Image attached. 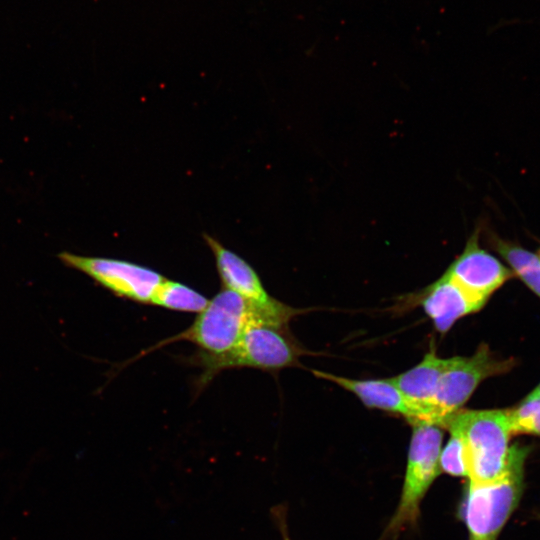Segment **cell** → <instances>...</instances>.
<instances>
[{
	"mask_svg": "<svg viewBox=\"0 0 540 540\" xmlns=\"http://www.w3.org/2000/svg\"><path fill=\"white\" fill-rule=\"evenodd\" d=\"M512 360L496 358L487 345H480L472 356H454L440 378L435 396V410L442 427L444 420L462 409L478 385L491 376L504 373Z\"/></svg>",
	"mask_w": 540,
	"mask_h": 540,
	"instance_id": "cell-7",
	"label": "cell"
},
{
	"mask_svg": "<svg viewBox=\"0 0 540 540\" xmlns=\"http://www.w3.org/2000/svg\"><path fill=\"white\" fill-rule=\"evenodd\" d=\"M407 466L400 502L387 532L394 534L414 524L419 505L435 478L441 472L443 428L429 422H413Z\"/></svg>",
	"mask_w": 540,
	"mask_h": 540,
	"instance_id": "cell-5",
	"label": "cell"
},
{
	"mask_svg": "<svg viewBox=\"0 0 540 540\" xmlns=\"http://www.w3.org/2000/svg\"><path fill=\"white\" fill-rule=\"evenodd\" d=\"M312 372L318 378L333 382L353 393L368 408L399 414L409 423L429 422L427 413L410 401L391 379L358 380L323 371Z\"/></svg>",
	"mask_w": 540,
	"mask_h": 540,
	"instance_id": "cell-9",
	"label": "cell"
},
{
	"mask_svg": "<svg viewBox=\"0 0 540 540\" xmlns=\"http://www.w3.org/2000/svg\"><path fill=\"white\" fill-rule=\"evenodd\" d=\"M538 257H539V259H540V250H539V253H538Z\"/></svg>",
	"mask_w": 540,
	"mask_h": 540,
	"instance_id": "cell-19",
	"label": "cell"
},
{
	"mask_svg": "<svg viewBox=\"0 0 540 540\" xmlns=\"http://www.w3.org/2000/svg\"><path fill=\"white\" fill-rule=\"evenodd\" d=\"M532 397H540V384L529 394Z\"/></svg>",
	"mask_w": 540,
	"mask_h": 540,
	"instance_id": "cell-17",
	"label": "cell"
},
{
	"mask_svg": "<svg viewBox=\"0 0 540 540\" xmlns=\"http://www.w3.org/2000/svg\"><path fill=\"white\" fill-rule=\"evenodd\" d=\"M449 363L450 358L439 357L432 348L417 365L390 378L410 401L427 413L429 422L437 425L439 417L434 406L435 396Z\"/></svg>",
	"mask_w": 540,
	"mask_h": 540,
	"instance_id": "cell-12",
	"label": "cell"
},
{
	"mask_svg": "<svg viewBox=\"0 0 540 540\" xmlns=\"http://www.w3.org/2000/svg\"><path fill=\"white\" fill-rule=\"evenodd\" d=\"M282 533L284 540H290L285 530H282Z\"/></svg>",
	"mask_w": 540,
	"mask_h": 540,
	"instance_id": "cell-18",
	"label": "cell"
},
{
	"mask_svg": "<svg viewBox=\"0 0 540 540\" xmlns=\"http://www.w3.org/2000/svg\"><path fill=\"white\" fill-rule=\"evenodd\" d=\"M209 299L197 290L178 281L165 278L155 291L150 305L162 308L200 313Z\"/></svg>",
	"mask_w": 540,
	"mask_h": 540,
	"instance_id": "cell-13",
	"label": "cell"
},
{
	"mask_svg": "<svg viewBox=\"0 0 540 540\" xmlns=\"http://www.w3.org/2000/svg\"><path fill=\"white\" fill-rule=\"evenodd\" d=\"M449 433L450 439L440 453V469L452 476L468 478L463 442L457 433L453 431Z\"/></svg>",
	"mask_w": 540,
	"mask_h": 540,
	"instance_id": "cell-16",
	"label": "cell"
},
{
	"mask_svg": "<svg viewBox=\"0 0 540 540\" xmlns=\"http://www.w3.org/2000/svg\"><path fill=\"white\" fill-rule=\"evenodd\" d=\"M203 238L214 255L222 288L264 307L276 306L281 302L268 294L257 272L245 259L211 235L203 234Z\"/></svg>",
	"mask_w": 540,
	"mask_h": 540,
	"instance_id": "cell-10",
	"label": "cell"
},
{
	"mask_svg": "<svg viewBox=\"0 0 540 540\" xmlns=\"http://www.w3.org/2000/svg\"><path fill=\"white\" fill-rule=\"evenodd\" d=\"M442 428L457 433L464 445L469 482L486 483L504 476L524 447L510 446L508 410L460 409Z\"/></svg>",
	"mask_w": 540,
	"mask_h": 540,
	"instance_id": "cell-2",
	"label": "cell"
},
{
	"mask_svg": "<svg viewBox=\"0 0 540 540\" xmlns=\"http://www.w3.org/2000/svg\"><path fill=\"white\" fill-rule=\"evenodd\" d=\"M478 238L477 229L470 236L463 252L444 274L484 306L490 295L504 284L512 273L497 258L479 246Z\"/></svg>",
	"mask_w": 540,
	"mask_h": 540,
	"instance_id": "cell-8",
	"label": "cell"
},
{
	"mask_svg": "<svg viewBox=\"0 0 540 540\" xmlns=\"http://www.w3.org/2000/svg\"><path fill=\"white\" fill-rule=\"evenodd\" d=\"M303 354L304 350L288 336L286 329L254 324L229 351L213 356L198 352L191 360L202 369L198 379L200 389L223 370L248 367L277 371L297 364Z\"/></svg>",
	"mask_w": 540,
	"mask_h": 540,
	"instance_id": "cell-3",
	"label": "cell"
},
{
	"mask_svg": "<svg viewBox=\"0 0 540 540\" xmlns=\"http://www.w3.org/2000/svg\"><path fill=\"white\" fill-rule=\"evenodd\" d=\"M495 250L509 263L514 272L540 297V259L519 246L491 237Z\"/></svg>",
	"mask_w": 540,
	"mask_h": 540,
	"instance_id": "cell-14",
	"label": "cell"
},
{
	"mask_svg": "<svg viewBox=\"0 0 540 540\" xmlns=\"http://www.w3.org/2000/svg\"><path fill=\"white\" fill-rule=\"evenodd\" d=\"M512 434L540 436V397L527 396L513 410H508Z\"/></svg>",
	"mask_w": 540,
	"mask_h": 540,
	"instance_id": "cell-15",
	"label": "cell"
},
{
	"mask_svg": "<svg viewBox=\"0 0 540 540\" xmlns=\"http://www.w3.org/2000/svg\"><path fill=\"white\" fill-rule=\"evenodd\" d=\"M526 447L515 458L501 478L486 482H469L463 515L468 540H497L506 522L519 504L524 488Z\"/></svg>",
	"mask_w": 540,
	"mask_h": 540,
	"instance_id": "cell-4",
	"label": "cell"
},
{
	"mask_svg": "<svg viewBox=\"0 0 540 540\" xmlns=\"http://www.w3.org/2000/svg\"><path fill=\"white\" fill-rule=\"evenodd\" d=\"M59 259L113 294L141 304H150L165 279L159 272L130 261L61 252Z\"/></svg>",
	"mask_w": 540,
	"mask_h": 540,
	"instance_id": "cell-6",
	"label": "cell"
},
{
	"mask_svg": "<svg viewBox=\"0 0 540 540\" xmlns=\"http://www.w3.org/2000/svg\"><path fill=\"white\" fill-rule=\"evenodd\" d=\"M419 302L442 334L448 332L458 319L483 307L445 274L421 293Z\"/></svg>",
	"mask_w": 540,
	"mask_h": 540,
	"instance_id": "cell-11",
	"label": "cell"
},
{
	"mask_svg": "<svg viewBox=\"0 0 540 540\" xmlns=\"http://www.w3.org/2000/svg\"><path fill=\"white\" fill-rule=\"evenodd\" d=\"M302 312L283 302L264 307L222 288L209 299L207 306L189 328L159 342L153 348L183 340L194 343L202 354L220 355L233 348L251 325L264 324L287 329L290 320Z\"/></svg>",
	"mask_w": 540,
	"mask_h": 540,
	"instance_id": "cell-1",
	"label": "cell"
}]
</instances>
